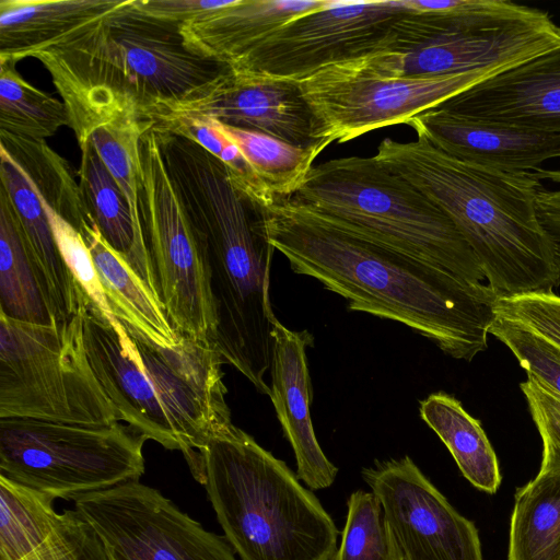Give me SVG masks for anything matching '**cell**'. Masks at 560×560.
I'll return each mask as SVG.
<instances>
[{
    "label": "cell",
    "mask_w": 560,
    "mask_h": 560,
    "mask_svg": "<svg viewBox=\"0 0 560 560\" xmlns=\"http://www.w3.org/2000/svg\"><path fill=\"white\" fill-rule=\"evenodd\" d=\"M264 218L291 269L346 299L349 311L401 323L454 359L487 349L499 298L488 284L359 236L292 198H276Z\"/></svg>",
    "instance_id": "1"
},
{
    "label": "cell",
    "mask_w": 560,
    "mask_h": 560,
    "mask_svg": "<svg viewBox=\"0 0 560 560\" xmlns=\"http://www.w3.org/2000/svg\"><path fill=\"white\" fill-rule=\"evenodd\" d=\"M162 156L186 214L208 256L217 328L214 348L260 394L270 396L269 298L275 247L264 208L232 182L226 166L195 141L168 135Z\"/></svg>",
    "instance_id": "2"
},
{
    "label": "cell",
    "mask_w": 560,
    "mask_h": 560,
    "mask_svg": "<svg viewBox=\"0 0 560 560\" xmlns=\"http://www.w3.org/2000/svg\"><path fill=\"white\" fill-rule=\"evenodd\" d=\"M37 58L67 108L78 144L107 124L143 120L229 69L190 49L177 24L141 12L135 0L81 26Z\"/></svg>",
    "instance_id": "3"
},
{
    "label": "cell",
    "mask_w": 560,
    "mask_h": 560,
    "mask_svg": "<svg viewBox=\"0 0 560 560\" xmlns=\"http://www.w3.org/2000/svg\"><path fill=\"white\" fill-rule=\"evenodd\" d=\"M80 315L90 365L120 421L179 451L203 485V450L233 424L219 351L184 335L175 346L158 345L90 300Z\"/></svg>",
    "instance_id": "4"
},
{
    "label": "cell",
    "mask_w": 560,
    "mask_h": 560,
    "mask_svg": "<svg viewBox=\"0 0 560 560\" xmlns=\"http://www.w3.org/2000/svg\"><path fill=\"white\" fill-rule=\"evenodd\" d=\"M375 159L435 203L476 255L499 296L552 291L558 272L536 213L541 182L528 172H506L458 160L422 137L384 139Z\"/></svg>",
    "instance_id": "5"
},
{
    "label": "cell",
    "mask_w": 560,
    "mask_h": 560,
    "mask_svg": "<svg viewBox=\"0 0 560 560\" xmlns=\"http://www.w3.org/2000/svg\"><path fill=\"white\" fill-rule=\"evenodd\" d=\"M208 498L241 560H332L339 534L288 465L231 424L203 450Z\"/></svg>",
    "instance_id": "6"
},
{
    "label": "cell",
    "mask_w": 560,
    "mask_h": 560,
    "mask_svg": "<svg viewBox=\"0 0 560 560\" xmlns=\"http://www.w3.org/2000/svg\"><path fill=\"white\" fill-rule=\"evenodd\" d=\"M291 198L366 240L469 282L486 280L453 221L375 156L340 158L313 166Z\"/></svg>",
    "instance_id": "7"
},
{
    "label": "cell",
    "mask_w": 560,
    "mask_h": 560,
    "mask_svg": "<svg viewBox=\"0 0 560 560\" xmlns=\"http://www.w3.org/2000/svg\"><path fill=\"white\" fill-rule=\"evenodd\" d=\"M416 49L377 52L392 77L495 74L560 47V27L541 10L504 0H407Z\"/></svg>",
    "instance_id": "8"
},
{
    "label": "cell",
    "mask_w": 560,
    "mask_h": 560,
    "mask_svg": "<svg viewBox=\"0 0 560 560\" xmlns=\"http://www.w3.org/2000/svg\"><path fill=\"white\" fill-rule=\"evenodd\" d=\"M0 418L88 425L120 421L90 365L80 314L39 325L0 313Z\"/></svg>",
    "instance_id": "9"
},
{
    "label": "cell",
    "mask_w": 560,
    "mask_h": 560,
    "mask_svg": "<svg viewBox=\"0 0 560 560\" xmlns=\"http://www.w3.org/2000/svg\"><path fill=\"white\" fill-rule=\"evenodd\" d=\"M147 436L130 425L0 418V476L55 499L139 481Z\"/></svg>",
    "instance_id": "10"
},
{
    "label": "cell",
    "mask_w": 560,
    "mask_h": 560,
    "mask_svg": "<svg viewBox=\"0 0 560 560\" xmlns=\"http://www.w3.org/2000/svg\"><path fill=\"white\" fill-rule=\"evenodd\" d=\"M139 210L171 325L179 335L213 346L217 316L207 252L173 186L153 127L140 140Z\"/></svg>",
    "instance_id": "11"
},
{
    "label": "cell",
    "mask_w": 560,
    "mask_h": 560,
    "mask_svg": "<svg viewBox=\"0 0 560 560\" xmlns=\"http://www.w3.org/2000/svg\"><path fill=\"white\" fill-rule=\"evenodd\" d=\"M490 75L392 77L373 54L324 67L298 82L318 121L320 139L329 145L407 124Z\"/></svg>",
    "instance_id": "12"
},
{
    "label": "cell",
    "mask_w": 560,
    "mask_h": 560,
    "mask_svg": "<svg viewBox=\"0 0 560 560\" xmlns=\"http://www.w3.org/2000/svg\"><path fill=\"white\" fill-rule=\"evenodd\" d=\"M411 12L406 0H328L229 68L299 81L327 66L393 51L397 24Z\"/></svg>",
    "instance_id": "13"
},
{
    "label": "cell",
    "mask_w": 560,
    "mask_h": 560,
    "mask_svg": "<svg viewBox=\"0 0 560 560\" xmlns=\"http://www.w3.org/2000/svg\"><path fill=\"white\" fill-rule=\"evenodd\" d=\"M112 560H237L225 537L206 530L159 490L131 481L78 495Z\"/></svg>",
    "instance_id": "14"
},
{
    "label": "cell",
    "mask_w": 560,
    "mask_h": 560,
    "mask_svg": "<svg viewBox=\"0 0 560 560\" xmlns=\"http://www.w3.org/2000/svg\"><path fill=\"white\" fill-rule=\"evenodd\" d=\"M211 119L302 148L328 147L298 81L228 69L185 96L154 106L143 120Z\"/></svg>",
    "instance_id": "15"
},
{
    "label": "cell",
    "mask_w": 560,
    "mask_h": 560,
    "mask_svg": "<svg viewBox=\"0 0 560 560\" xmlns=\"http://www.w3.org/2000/svg\"><path fill=\"white\" fill-rule=\"evenodd\" d=\"M362 478L381 501L405 560H483L475 524L408 455L376 460Z\"/></svg>",
    "instance_id": "16"
},
{
    "label": "cell",
    "mask_w": 560,
    "mask_h": 560,
    "mask_svg": "<svg viewBox=\"0 0 560 560\" xmlns=\"http://www.w3.org/2000/svg\"><path fill=\"white\" fill-rule=\"evenodd\" d=\"M438 107L476 121L560 135V47L492 74Z\"/></svg>",
    "instance_id": "17"
},
{
    "label": "cell",
    "mask_w": 560,
    "mask_h": 560,
    "mask_svg": "<svg viewBox=\"0 0 560 560\" xmlns=\"http://www.w3.org/2000/svg\"><path fill=\"white\" fill-rule=\"evenodd\" d=\"M270 399L283 434L296 460V476L311 490L330 487L338 468L324 454L314 432L311 407L312 383L306 347L313 336L294 331L277 317L271 331Z\"/></svg>",
    "instance_id": "18"
},
{
    "label": "cell",
    "mask_w": 560,
    "mask_h": 560,
    "mask_svg": "<svg viewBox=\"0 0 560 560\" xmlns=\"http://www.w3.org/2000/svg\"><path fill=\"white\" fill-rule=\"evenodd\" d=\"M435 148L458 160L506 172H528L560 158V135L487 124L440 107L408 122Z\"/></svg>",
    "instance_id": "19"
},
{
    "label": "cell",
    "mask_w": 560,
    "mask_h": 560,
    "mask_svg": "<svg viewBox=\"0 0 560 560\" xmlns=\"http://www.w3.org/2000/svg\"><path fill=\"white\" fill-rule=\"evenodd\" d=\"M0 188L11 200L23 241L56 322L80 314L88 302L57 245L48 217L25 173L0 148Z\"/></svg>",
    "instance_id": "20"
},
{
    "label": "cell",
    "mask_w": 560,
    "mask_h": 560,
    "mask_svg": "<svg viewBox=\"0 0 560 560\" xmlns=\"http://www.w3.org/2000/svg\"><path fill=\"white\" fill-rule=\"evenodd\" d=\"M328 0H233L231 4L180 26L187 46L228 67L296 18Z\"/></svg>",
    "instance_id": "21"
},
{
    "label": "cell",
    "mask_w": 560,
    "mask_h": 560,
    "mask_svg": "<svg viewBox=\"0 0 560 560\" xmlns=\"http://www.w3.org/2000/svg\"><path fill=\"white\" fill-rule=\"evenodd\" d=\"M122 0H1L0 61L35 57Z\"/></svg>",
    "instance_id": "22"
},
{
    "label": "cell",
    "mask_w": 560,
    "mask_h": 560,
    "mask_svg": "<svg viewBox=\"0 0 560 560\" xmlns=\"http://www.w3.org/2000/svg\"><path fill=\"white\" fill-rule=\"evenodd\" d=\"M79 147V185L90 213L109 246L161 303L144 235L133 221L126 197L90 139Z\"/></svg>",
    "instance_id": "23"
},
{
    "label": "cell",
    "mask_w": 560,
    "mask_h": 560,
    "mask_svg": "<svg viewBox=\"0 0 560 560\" xmlns=\"http://www.w3.org/2000/svg\"><path fill=\"white\" fill-rule=\"evenodd\" d=\"M82 237L114 315L158 345L175 346L180 335L171 325L162 304L109 246L97 224L86 230Z\"/></svg>",
    "instance_id": "24"
},
{
    "label": "cell",
    "mask_w": 560,
    "mask_h": 560,
    "mask_svg": "<svg viewBox=\"0 0 560 560\" xmlns=\"http://www.w3.org/2000/svg\"><path fill=\"white\" fill-rule=\"evenodd\" d=\"M419 411L448 448L462 475L478 490L495 493L501 485L499 462L480 421L459 400L441 392L422 400Z\"/></svg>",
    "instance_id": "25"
},
{
    "label": "cell",
    "mask_w": 560,
    "mask_h": 560,
    "mask_svg": "<svg viewBox=\"0 0 560 560\" xmlns=\"http://www.w3.org/2000/svg\"><path fill=\"white\" fill-rule=\"evenodd\" d=\"M508 560H560V470L538 471L515 493Z\"/></svg>",
    "instance_id": "26"
},
{
    "label": "cell",
    "mask_w": 560,
    "mask_h": 560,
    "mask_svg": "<svg viewBox=\"0 0 560 560\" xmlns=\"http://www.w3.org/2000/svg\"><path fill=\"white\" fill-rule=\"evenodd\" d=\"M0 148L19 164L37 195L81 235L96 225L69 163L46 141L0 130Z\"/></svg>",
    "instance_id": "27"
},
{
    "label": "cell",
    "mask_w": 560,
    "mask_h": 560,
    "mask_svg": "<svg viewBox=\"0 0 560 560\" xmlns=\"http://www.w3.org/2000/svg\"><path fill=\"white\" fill-rule=\"evenodd\" d=\"M0 313L31 324L51 325L52 317L27 254L7 192L0 188Z\"/></svg>",
    "instance_id": "28"
},
{
    "label": "cell",
    "mask_w": 560,
    "mask_h": 560,
    "mask_svg": "<svg viewBox=\"0 0 560 560\" xmlns=\"http://www.w3.org/2000/svg\"><path fill=\"white\" fill-rule=\"evenodd\" d=\"M55 500L0 476V560H21L48 539L61 517Z\"/></svg>",
    "instance_id": "29"
},
{
    "label": "cell",
    "mask_w": 560,
    "mask_h": 560,
    "mask_svg": "<svg viewBox=\"0 0 560 560\" xmlns=\"http://www.w3.org/2000/svg\"><path fill=\"white\" fill-rule=\"evenodd\" d=\"M218 124L276 198L293 197L313 168L315 159L327 148L324 144L302 148L267 133Z\"/></svg>",
    "instance_id": "30"
},
{
    "label": "cell",
    "mask_w": 560,
    "mask_h": 560,
    "mask_svg": "<svg viewBox=\"0 0 560 560\" xmlns=\"http://www.w3.org/2000/svg\"><path fill=\"white\" fill-rule=\"evenodd\" d=\"M15 66L14 61H0V130L45 141L69 126L67 108L24 80Z\"/></svg>",
    "instance_id": "31"
},
{
    "label": "cell",
    "mask_w": 560,
    "mask_h": 560,
    "mask_svg": "<svg viewBox=\"0 0 560 560\" xmlns=\"http://www.w3.org/2000/svg\"><path fill=\"white\" fill-rule=\"evenodd\" d=\"M341 541L332 560H405L378 498L357 490L347 500Z\"/></svg>",
    "instance_id": "32"
},
{
    "label": "cell",
    "mask_w": 560,
    "mask_h": 560,
    "mask_svg": "<svg viewBox=\"0 0 560 560\" xmlns=\"http://www.w3.org/2000/svg\"><path fill=\"white\" fill-rule=\"evenodd\" d=\"M489 334L502 341L532 376L560 396V348L533 330L495 315Z\"/></svg>",
    "instance_id": "33"
},
{
    "label": "cell",
    "mask_w": 560,
    "mask_h": 560,
    "mask_svg": "<svg viewBox=\"0 0 560 560\" xmlns=\"http://www.w3.org/2000/svg\"><path fill=\"white\" fill-rule=\"evenodd\" d=\"M21 560H112L93 526L77 511L66 510L48 539Z\"/></svg>",
    "instance_id": "34"
},
{
    "label": "cell",
    "mask_w": 560,
    "mask_h": 560,
    "mask_svg": "<svg viewBox=\"0 0 560 560\" xmlns=\"http://www.w3.org/2000/svg\"><path fill=\"white\" fill-rule=\"evenodd\" d=\"M39 199L48 217L59 250L82 291L105 315L115 316L82 235L56 213L43 198L39 197Z\"/></svg>",
    "instance_id": "35"
},
{
    "label": "cell",
    "mask_w": 560,
    "mask_h": 560,
    "mask_svg": "<svg viewBox=\"0 0 560 560\" xmlns=\"http://www.w3.org/2000/svg\"><path fill=\"white\" fill-rule=\"evenodd\" d=\"M494 311L560 348V296L552 291L498 298Z\"/></svg>",
    "instance_id": "36"
},
{
    "label": "cell",
    "mask_w": 560,
    "mask_h": 560,
    "mask_svg": "<svg viewBox=\"0 0 560 560\" xmlns=\"http://www.w3.org/2000/svg\"><path fill=\"white\" fill-rule=\"evenodd\" d=\"M520 387L542 442L539 471L560 470V396L532 376Z\"/></svg>",
    "instance_id": "37"
},
{
    "label": "cell",
    "mask_w": 560,
    "mask_h": 560,
    "mask_svg": "<svg viewBox=\"0 0 560 560\" xmlns=\"http://www.w3.org/2000/svg\"><path fill=\"white\" fill-rule=\"evenodd\" d=\"M534 175L541 180H550L560 184V170L536 168ZM536 213L551 250L558 272L560 284V188L549 190L541 186L536 195Z\"/></svg>",
    "instance_id": "38"
},
{
    "label": "cell",
    "mask_w": 560,
    "mask_h": 560,
    "mask_svg": "<svg viewBox=\"0 0 560 560\" xmlns=\"http://www.w3.org/2000/svg\"><path fill=\"white\" fill-rule=\"evenodd\" d=\"M233 0H135L143 13L182 26L199 16L222 9Z\"/></svg>",
    "instance_id": "39"
}]
</instances>
